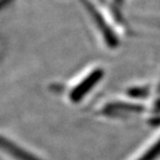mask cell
<instances>
[{
  "label": "cell",
  "mask_w": 160,
  "mask_h": 160,
  "mask_svg": "<svg viewBox=\"0 0 160 160\" xmlns=\"http://www.w3.org/2000/svg\"><path fill=\"white\" fill-rule=\"evenodd\" d=\"M102 75H103L102 70L97 69L84 76L83 79L80 80L79 83H77L75 88H73L72 91L70 92V100L72 102H78L79 100H81L83 96L97 83L98 80H100Z\"/></svg>",
  "instance_id": "6da1fadb"
},
{
  "label": "cell",
  "mask_w": 160,
  "mask_h": 160,
  "mask_svg": "<svg viewBox=\"0 0 160 160\" xmlns=\"http://www.w3.org/2000/svg\"><path fill=\"white\" fill-rule=\"evenodd\" d=\"M0 150L15 160H40L36 158V156L26 152L25 150H22L21 147L17 146L9 139L4 138L2 136H0Z\"/></svg>",
  "instance_id": "7a4b0ae2"
},
{
  "label": "cell",
  "mask_w": 160,
  "mask_h": 160,
  "mask_svg": "<svg viewBox=\"0 0 160 160\" xmlns=\"http://www.w3.org/2000/svg\"><path fill=\"white\" fill-rule=\"evenodd\" d=\"M160 155V138L157 142H153L150 148H148L146 151H143L142 154H139V156L134 160H155L156 158H158V156Z\"/></svg>",
  "instance_id": "3957f363"
}]
</instances>
